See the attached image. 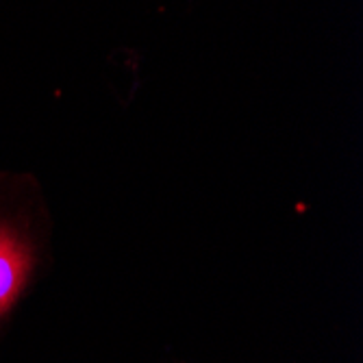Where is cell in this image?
Listing matches in <instances>:
<instances>
[{"label": "cell", "mask_w": 363, "mask_h": 363, "mask_svg": "<svg viewBox=\"0 0 363 363\" xmlns=\"http://www.w3.org/2000/svg\"><path fill=\"white\" fill-rule=\"evenodd\" d=\"M48 226L46 198L28 172L0 170V320L28 287Z\"/></svg>", "instance_id": "cell-1"}]
</instances>
